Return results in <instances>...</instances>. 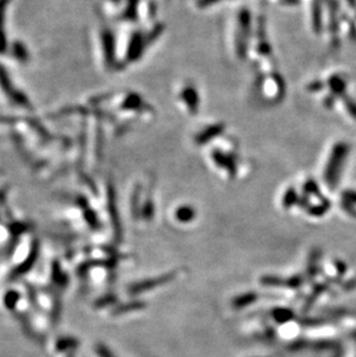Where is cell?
<instances>
[{
  "mask_svg": "<svg viewBox=\"0 0 356 357\" xmlns=\"http://www.w3.org/2000/svg\"><path fill=\"white\" fill-rule=\"evenodd\" d=\"M258 298V295L256 293H249V294H244L241 296L236 297L233 301V306L235 309H243L245 306H249L252 303L257 301Z\"/></svg>",
  "mask_w": 356,
  "mask_h": 357,
  "instance_id": "3",
  "label": "cell"
},
{
  "mask_svg": "<svg viewBox=\"0 0 356 357\" xmlns=\"http://www.w3.org/2000/svg\"><path fill=\"white\" fill-rule=\"evenodd\" d=\"M18 298H19V296H18V294H16V293H10V294H8L7 296H6V304H7V306H14L15 302L18 301Z\"/></svg>",
  "mask_w": 356,
  "mask_h": 357,
  "instance_id": "9",
  "label": "cell"
},
{
  "mask_svg": "<svg viewBox=\"0 0 356 357\" xmlns=\"http://www.w3.org/2000/svg\"><path fill=\"white\" fill-rule=\"evenodd\" d=\"M145 308V303L141 302H131L127 303L125 305H121L118 306L117 309L115 310L116 314H122L124 312H127V311H134V310H140Z\"/></svg>",
  "mask_w": 356,
  "mask_h": 357,
  "instance_id": "6",
  "label": "cell"
},
{
  "mask_svg": "<svg viewBox=\"0 0 356 357\" xmlns=\"http://www.w3.org/2000/svg\"><path fill=\"white\" fill-rule=\"evenodd\" d=\"M262 283L267 285V287H284L296 289L300 288L301 284L303 283V279L300 275H295L289 279H280L276 276H265L262 279Z\"/></svg>",
  "mask_w": 356,
  "mask_h": 357,
  "instance_id": "2",
  "label": "cell"
},
{
  "mask_svg": "<svg viewBox=\"0 0 356 357\" xmlns=\"http://www.w3.org/2000/svg\"><path fill=\"white\" fill-rule=\"evenodd\" d=\"M273 318L279 324H284L294 318V312L288 309H275L273 311Z\"/></svg>",
  "mask_w": 356,
  "mask_h": 357,
  "instance_id": "5",
  "label": "cell"
},
{
  "mask_svg": "<svg viewBox=\"0 0 356 357\" xmlns=\"http://www.w3.org/2000/svg\"><path fill=\"white\" fill-rule=\"evenodd\" d=\"M194 217H196V211L189 206L181 207V208H178L176 211V219L180 222H190L192 221Z\"/></svg>",
  "mask_w": 356,
  "mask_h": 357,
  "instance_id": "4",
  "label": "cell"
},
{
  "mask_svg": "<svg viewBox=\"0 0 356 357\" xmlns=\"http://www.w3.org/2000/svg\"><path fill=\"white\" fill-rule=\"evenodd\" d=\"M295 202H296V193H295V191L292 189V190H289L287 193H286V196L283 198V206L289 208V207H292Z\"/></svg>",
  "mask_w": 356,
  "mask_h": 357,
  "instance_id": "7",
  "label": "cell"
},
{
  "mask_svg": "<svg viewBox=\"0 0 356 357\" xmlns=\"http://www.w3.org/2000/svg\"><path fill=\"white\" fill-rule=\"evenodd\" d=\"M176 277V272H170L163 275H160L159 277H153V279H146L144 281H140L138 283L131 285L128 292L131 295H138L140 293L148 292V290H153L155 288H159L161 285L167 284L169 282H171Z\"/></svg>",
  "mask_w": 356,
  "mask_h": 357,
  "instance_id": "1",
  "label": "cell"
},
{
  "mask_svg": "<svg viewBox=\"0 0 356 357\" xmlns=\"http://www.w3.org/2000/svg\"><path fill=\"white\" fill-rule=\"evenodd\" d=\"M96 351L100 357H116L114 355V352L111 351L108 347L103 346V344H98L96 347Z\"/></svg>",
  "mask_w": 356,
  "mask_h": 357,
  "instance_id": "8",
  "label": "cell"
}]
</instances>
